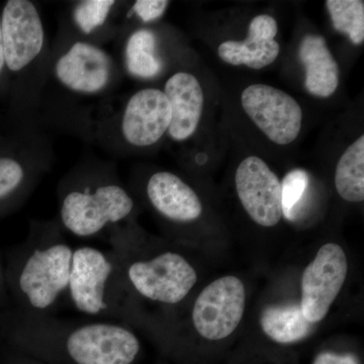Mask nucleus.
Returning a JSON list of instances; mask_svg holds the SVG:
<instances>
[{
    "label": "nucleus",
    "instance_id": "nucleus-15",
    "mask_svg": "<svg viewBox=\"0 0 364 364\" xmlns=\"http://www.w3.org/2000/svg\"><path fill=\"white\" fill-rule=\"evenodd\" d=\"M163 92L171 111L168 134L176 142H183L198 130L202 119L205 93L200 81L188 72H177L169 77Z\"/></svg>",
    "mask_w": 364,
    "mask_h": 364
},
{
    "label": "nucleus",
    "instance_id": "nucleus-4",
    "mask_svg": "<svg viewBox=\"0 0 364 364\" xmlns=\"http://www.w3.org/2000/svg\"><path fill=\"white\" fill-rule=\"evenodd\" d=\"M66 298L77 312L129 326L143 323L140 301L129 287L111 250L74 249Z\"/></svg>",
    "mask_w": 364,
    "mask_h": 364
},
{
    "label": "nucleus",
    "instance_id": "nucleus-26",
    "mask_svg": "<svg viewBox=\"0 0 364 364\" xmlns=\"http://www.w3.org/2000/svg\"><path fill=\"white\" fill-rule=\"evenodd\" d=\"M2 364H46L41 363L39 360L28 358V356L23 355V354L18 353V352L9 350L4 358Z\"/></svg>",
    "mask_w": 364,
    "mask_h": 364
},
{
    "label": "nucleus",
    "instance_id": "nucleus-7",
    "mask_svg": "<svg viewBox=\"0 0 364 364\" xmlns=\"http://www.w3.org/2000/svg\"><path fill=\"white\" fill-rule=\"evenodd\" d=\"M241 105L272 143L286 146L298 139L303 126V109L286 91L267 85H249L242 92Z\"/></svg>",
    "mask_w": 364,
    "mask_h": 364
},
{
    "label": "nucleus",
    "instance_id": "nucleus-28",
    "mask_svg": "<svg viewBox=\"0 0 364 364\" xmlns=\"http://www.w3.org/2000/svg\"><path fill=\"white\" fill-rule=\"evenodd\" d=\"M6 68V59H4V40H2L1 20H0V74Z\"/></svg>",
    "mask_w": 364,
    "mask_h": 364
},
{
    "label": "nucleus",
    "instance_id": "nucleus-8",
    "mask_svg": "<svg viewBox=\"0 0 364 364\" xmlns=\"http://www.w3.org/2000/svg\"><path fill=\"white\" fill-rule=\"evenodd\" d=\"M348 262L343 248L327 243L304 270L301 310L311 324L324 320L346 280Z\"/></svg>",
    "mask_w": 364,
    "mask_h": 364
},
{
    "label": "nucleus",
    "instance_id": "nucleus-5",
    "mask_svg": "<svg viewBox=\"0 0 364 364\" xmlns=\"http://www.w3.org/2000/svg\"><path fill=\"white\" fill-rule=\"evenodd\" d=\"M134 210V198L114 177H79L62 186L58 224L77 238H93L129 222Z\"/></svg>",
    "mask_w": 364,
    "mask_h": 364
},
{
    "label": "nucleus",
    "instance_id": "nucleus-14",
    "mask_svg": "<svg viewBox=\"0 0 364 364\" xmlns=\"http://www.w3.org/2000/svg\"><path fill=\"white\" fill-rule=\"evenodd\" d=\"M279 25L269 14H259L250 21L247 37L243 41H226L218 48V55L225 63L247 66L259 70L277 59L280 46L275 41Z\"/></svg>",
    "mask_w": 364,
    "mask_h": 364
},
{
    "label": "nucleus",
    "instance_id": "nucleus-10",
    "mask_svg": "<svg viewBox=\"0 0 364 364\" xmlns=\"http://www.w3.org/2000/svg\"><path fill=\"white\" fill-rule=\"evenodd\" d=\"M235 188L242 207L261 227L277 226L282 218L280 181L264 160L244 158L235 173Z\"/></svg>",
    "mask_w": 364,
    "mask_h": 364
},
{
    "label": "nucleus",
    "instance_id": "nucleus-23",
    "mask_svg": "<svg viewBox=\"0 0 364 364\" xmlns=\"http://www.w3.org/2000/svg\"><path fill=\"white\" fill-rule=\"evenodd\" d=\"M114 0H85L74 7L72 18L76 28L85 35H90L107 23Z\"/></svg>",
    "mask_w": 364,
    "mask_h": 364
},
{
    "label": "nucleus",
    "instance_id": "nucleus-20",
    "mask_svg": "<svg viewBox=\"0 0 364 364\" xmlns=\"http://www.w3.org/2000/svg\"><path fill=\"white\" fill-rule=\"evenodd\" d=\"M332 25L337 32L349 38L352 44L364 42V2L363 0H327Z\"/></svg>",
    "mask_w": 364,
    "mask_h": 364
},
{
    "label": "nucleus",
    "instance_id": "nucleus-27",
    "mask_svg": "<svg viewBox=\"0 0 364 364\" xmlns=\"http://www.w3.org/2000/svg\"><path fill=\"white\" fill-rule=\"evenodd\" d=\"M6 270H4V265L2 264V261L0 259V301L6 296Z\"/></svg>",
    "mask_w": 364,
    "mask_h": 364
},
{
    "label": "nucleus",
    "instance_id": "nucleus-3",
    "mask_svg": "<svg viewBox=\"0 0 364 364\" xmlns=\"http://www.w3.org/2000/svg\"><path fill=\"white\" fill-rule=\"evenodd\" d=\"M109 250L136 299L176 306L198 282L196 268L183 254L148 245L131 223L107 232Z\"/></svg>",
    "mask_w": 364,
    "mask_h": 364
},
{
    "label": "nucleus",
    "instance_id": "nucleus-16",
    "mask_svg": "<svg viewBox=\"0 0 364 364\" xmlns=\"http://www.w3.org/2000/svg\"><path fill=\"white\" fill-rule=\"evenodd\" d=\"M299 57L305 67V87L314 97L327 98L339 85V67L325 38L306 35L299 48Z\"/></svg>",
    "mask_w": 364,
    "mask_h": 364
},
{
    "label": "nucleus",
    "instance_id": "nucleus-17",
    "mask_svg": "<svg viewBox=\"0 0 364 364\" xmlns=\"http://www.w3.org/2000/svg\"><path fill=\"white\" fill-rule=\"evenodd\" d=\"M260 325L267 337L279 345H291L306 339L312 325L306 320L299 305L267 306L261 313Z\"/></svg>",
    "mask_w": 364,
    "mask_h": 364
},
{
    "label": "nucleus",
    "instance_id": "nucleus-11",
    "mask_svg": "<svg viewBox=\"0 0 364 364\" xmlns=\"http://www.w3.org/2000/svg\"><path fill=\"white\" fill-rule=\"evenodd\" d=\"M54 74L60 85L72 92L98 95L111 85L114 64L102 48L76 41L57 58Z\"/></svg>",
    "mask_w": 364,
    "mask_h": 364
},
{
    "label": "nucleus",
    "instance_id": "nucleus-18",
    "mask_svg": "<svg viewBox=\"0 0 364 364\" xmlns=\"http://www.w3.org/2000/svg\"><path fill=\"white\" fill-rule=\"evenodd\" d=\"M124 59L127 70L134 77L150 79L159 75L163 62L154 32L140 28L132 33L124 46Z\"/></svg>",
    "mask_w": 364,
    "mask_h": 364
},
{
    "label": "nucleus",
    "instance_id": "nucleus-13",
    "mask_svg": "<svg viewBox=\"0 0 364 364\" xmlns=\"http://www.w3.org/2000/svg\"><path fill=\"white\" fill-rule=\"evenodd\" d=\"M145 193L151 207L167 222L189 224L203 214L202 200L195 189L172 172L153 173Z\"/></svg>",
    "mask_w": 364,
    "mask_h": 364
},
{
    "label": "nucleus",
    "instance_id": "nucleus-19",
    "mask_svg": "<svg viewBox=\"0 0 364 364\" xmlns=\"http://www.w3.org/2000/svg\"><path fill=\"white\" fill-rule=\"evenodd\" d=\"M335 188L342 200L361 203L364 200V136L350 144L337 162Z\"/></svg>",
    "mask_w": 364,
    "mask_h": 364
},
{
    "label": "nucleus",
    "instance_id": "nucleus-12",
    "mask_svg": "<svg viewBox=\"0 0 364 364\" xmlns=\"http://www.w3.org/2000/svg\"><path fill=\"white\" fill-rule=\"evenodd\" d=\"M171 111L166 95L158 88H143L134 93L121 119L122 136L136 148L155 145L168 132Z\"/></svg>",
    "mask_w": 364,
    "mask_h": 364
},
{
    "label": "nucleus",
    "instance_id": "nucleus-22",
    "mask_svg": "<svg viewBox=\"0 0 364 364\" xmlns=\"http://www.w3.org/2000/svg\"><path fill=\"white\" fill-rule=\"evenodd\" d=\"M309 183L310 177L303 169L291 170L284 176V181L280 182L282 215L287 220H296L301 203L308 191Z\"/></svg>",
    "mask_w": 364,
    "mask_h": 364
},
{
    "label": "nucleus",
    "instance_id": "nucleus-2",
    "mask_svg": "<svg viewBox=\"0 0 364 364\" xmlns=\"http://www.w3.org/2000/svg\"><path fill=\"white\" fill-rule=\"evenodd\" d=\"M62 232L58 223H36L28 239L9 254L4 270L14 310L55 315L66 298L74 248Z\"/></svg>",
    "mask_w": 364,
    "mask_h": 364
},
{
    "label": "nucleus",
    "instance_id": "nucleus-21",
    "mask_svg": "<svg viewBox=\"0 0 364 364\" xmlns=\"http://www.w3.org/2000/svg\"><path fill=\"white\" fill-rule=\"evenodd\" d=\"M33 177L23 163L13 158H0V208L18 202L33 183Z\"/></svg>",
    "mask_w": 364,
    "mask_h": 364
},
{
    "label": "nucleus",
    "instance_id": "nucleus-25",
    "mask_svg": "<svg viewBox=\"0 0 364 364\" xmlns=\"http://www.w3.org/2000/svg\"><path fill=\"white\" fill-rule=\"evenodd\" d=\"M311 364H361L360 358L353 352L324 350L318 352Z\"/></svg>",
    "mask_w": 364,
    "mask_h": 364
},
{
    "label": "nucleus",
    "instance_id": "nucleus-24",
    "mask_svg": "<svg viewBox=\"0 0 364 364\" xmlns=\"http://www.w3.org/2000/svg\"><path fill=\"white\" fill-rule=\"evenodd\" d=\"M170 2L166 0H138L132 6L131 14H136L144 23H150L161 18Z\"/></svg>",
    "mask_w": 364,
    "mask_h": 364
},
{
    "label": "nucleus",
    "instance_id": "nucleus-6",
    "mask_svg": "<svg viewBox=\"0 0 364 364\" xmlns=\"http://www.w3.org/2000/svg\"><path fill=\"white\" fill-rule=\"evenodd\" d=\"M246 306V289L234 275L210 282L200 291L191 310V324L202 338L222 341L240 325Z\"/></svg>",
    "mask_w": 364,
    "mask_h": 364
},
{
    "label": "nucleus",
    "instance_id": "nucleus-9",
    "mask_svg": "<svg viewBox=\"0 0 364 364\" xmlns=\"http://www.w3.org/2000/svg\"><path fill=\"white\" fill-rule=\"evenodd\" d=\"M0 20L6 68L21 73L43 55L46 35L42 18L30 0H9Z\"/></svg>",
    "mask_w": 364,
    "mask_h": 364
},
{
    "label": "nucleus",
    "instance_id": "nucleus-1",
    "mask_svg": "<svg viewBox=\"0 0 364 364\" xmlns=\"http://www.w3.org/2000/svg\"><path fill=\"white\" fill-rule=\"evenodd\" d=\"M11 350L46 364H135L142 344L129 326L112 321L66 320L11 310L1 321Z\"/></svg>",
    "mask_w": 364,
    "mask_h": 364
}]
</instances>
